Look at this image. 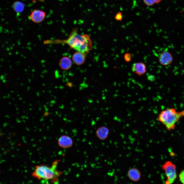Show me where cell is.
Instances as JSON below:
<instances>
[{
  "label": "cell",
  "instance_id": "1",
  "mask_svg": "<svg viewBox=\"0 0 184 184\" xmlns=\"http://www.w3.org/2000/svg\"><path fill=\"white\" fill-rule=\"evenodd\" d=\"M77 29L73 31L67 40L64 41L72 48L86 56L92 48V42L87 35H80Z\"/></svg>",
  "mask_w": 184,
  "mask_h": 184
},
{
  "label": "cell",
  "instance_id": "2",
  "mask_svg": "<svg viewBox=\"0 0 184 184\" xmlns=\"http://www.w3.org/2000/svg\"><path fill=\"white\" fill-rule=\"evenodd\" d=\"M59 160H56L54 162L51 167L44 165L36 166L32 176L38 179H42L50 180L52 182H57L58 178L61 174V172L56 169Z\"/></svg>",
  "mask_w": 184,
  "mask_h": 184
},
{
  "label": "cell",
  "instance_id": "3",
  "mask_svg": "<svg viewBox=\"0 0 184 184\" xmlns=\"http://www.w3.org/2000/svg\"><path fill=\"white\" fill-rule=\"evenodd\" d=\"M184 116V110L178 112L174 108H170L161 111L157 119L170 131L174 129L176 123Z\"/></svg>",
  "mask_w": 184,
  "mask_h": 184
},
{
  "label": "cell",
  "instance_id": "4",
  "mask_svg": "<svg viewBox=\"0 0 184 184\" xmlns=\"http://www.w3.org/2000/svg\"><path fill=\"white\" fill-rule=\"evenodd\" d=\"M162 168L164 171L167 177L165 183L166 184L172 183L177 177L176 165L171 162L169 161L165 162Z\"/></svg>",
  "mask_w": 184,
  "mask_h": 184
},
{
  "label": "cell",
  "instance_id": "5",
  "mask_svg": "<svg viewBox=\"0 0 184 184\" xmlns=\"http://www.w3.org/2000/svg\"><path fill=\"white\" fill-rule=\"evenodd\" d=\"M45 16V13L43 11L39 10L32 11L29 15V18L33 22L38 23L42 21Z\"/></svg>",
  "mask_w": 184,
  "mask_h": 184
},
{
  "label": "cell",
  "instance_id": "6",
  "mask_svg": "<svg viewBox=\"0 0 184 184\" xmlns=\"http://www.w3.org/2000/svg\"><path fill=\"white\" fill-rule=\"evenodd\" d=\"M173 60L172 54L168 51L163 52L160 55L159 58V61L160 63L164 66L170 64Z\"/></svg>",
  "mask_w": 184,
  "mask_h": 184
},
{
  "label": "cell",
  "instance_id": "7",
  "mask_svg": "<svg viewBox=\"0 0 184 184\" xmlns=\"http://www.w3.org/2000/svg\"><path fill=\"white\" fill-rule=\"evenodd\" d=\"M58 143L61 147L63 148H67L72 146L73 141L70 137L64 135L62 136L59 138Z\"/></svg>",
  "mask_w": 184,
  "mask_h": 184
},
{
  "label": "cell",
  "instance_id": "8",
  "mask_svg": "<svg viewBox=\"0 0 184 184\" xmlns=\"http://www.w3.org/2000/svg\"><path fill=\"white\" fill-rule=\"evenodd\" d=\"M127 176L132 181L137 182L141 179V173L137 168H132L130 169L127 172Z\"/></svg>",
  "mask_w": 184,
  "mask_h": 184
},
{
  "label": "cell",
  "instance_id": "9",
  "mask_svg": "<svg viewBox=\"0 0 184 184\" xmlns=\"http://www.w3.org/2000/svg\"><path fill=\"white\" fill-rule=\"evenodd\" d=\"M132 70L133 72L139 76L143 75L146 71L145 64L141 62L133 64L132 66Z\"/></svg>",
  "mask_w": 184,
  "mask_h": 184
},
{
  "label": "cell",
  "instance_id": "10",
  "mask_svg": "<svg viewBox=\"0 0 184 184\" xmlns=\"http://www.w3.org/2000/svg\"><path fill=\"white\" fill-rule=\"evenodd\" d=\"M109 133V129L105 126H101L96 131V135L100 140H104L108 137Z\"/></svg>",
  "mask_w": 184,
  "mask_h": 184
},
{
  "label": "cell",
  "instance_id": "11",
  "mask_svg": "<svg viewBox=\"0 0 184 184\" xmlns=\"http://www.w3.org/2000/svg\"><path fill=\"white\" fill-rule=\"evenodd\" d=\"M85 55L83 53L78 52L75 53L73 55V60L76 64L80 65L85 62Z\"/></svg>",
  "mask_w": 184,
  "mask_h": 184
},
{
  "label": "cell",
  "instance_id": "12",
  "mask_svg": "<svg viewBox=\"0 0 184 184\" xmlns=\"http://www.w3.org/2000/svg\"><path fill=\"white\" fill-rule=\"evenodd\" d=\"M59 64L60 66L62 69L67 70L71 67L72 62L70 58L65 57H63L60 60Z\"/></svg>",
  "mask_w": 184,
  "mask_h": 184
},
{
  "label": "cell",
  "instance_id": "13",
  "mask_svg": "<svg viewBox=\"0 0 184 184\" xmlns=\"http://www.w3.org/2000/svg\"><path fill=\"white\" fill-rule=\"evenodd\" d=\"M13 8L14 10L18 13L22 12L24 8V5L22 2L16 1L14 3L13 5Z\"/></svg>",
  "mask_w": 184,
  "mask_h": 184
},
{
  "label": "cell",
  "instance_id": "14",
  "mask_svg": "<svg viewBox=\"0 0 184 184\" xmlns=\"http://www.w3.org/2000/svg\"><path fill=\"white\" fill-rule=\"evenodd\" d=\"M162 0H143L144 3L147 6H151L155 3L160 2Z\"/></svg>",
  "mask_w": 184,
  "mask_h": 184
},
{
  "label": "cell",
  "instance_id": "15",
  "mask_svg": "<svg viewBox=\"0 0 184 184\" xmlns=\"http://www.w3.org/2000/svg\"><path fill=\"white\" fill-rule=\"evenodd\" d=\"M131 54L129 53H125L124 56V58L125 61L128 62H130L131 59Z\"/></svg>",
  "mask_w": 184,
  "mask_h": 184
},
{
  "label": "cell",
  "instance_id": "16",
  "mask_svg": "<svg viewBox=\"0 0 184 184\" xmlns=\"http://www.w3.org/2000/svg\"><path fill=\"white\" fill-rule=\"evenodd\" d=\"M179 178L181 182L184 184V169L180 172L179 175Z\"/></svg>",
  "mask_w": 184,
  "mask_h": 184
},
{
  "label": "cell",
  "instance_id": "17",
  "mask_svg": "<svg viewBox=\"0 0 184 184\" xmlns=\"http://www.w3.org/2000/svg\"><path fill=\"white\" fill-rule=\"evenodd\" d=\"M122 18V14L120 12H119L117 13L115 17V19L118 20H121Z\"/></svg>",
  "mask_w": 184,
  "mask_h": 184
},
{
  "label": "cell",
  "instance_id": "18",
  "mask_svg": "<svg viewBox=\"0 0 184 184\" xmlns=\"http://www.w3.org/2000/svg\"><path fill=\"white\" fill-rule=\"evenodd\" d=\"M147 79L148 80L151 81L153 82L155 79V76L153 75H149L147 77Z\"/></svg>",
  "mask_w": 184,
  "mask_h": 184
}]
</instances>
